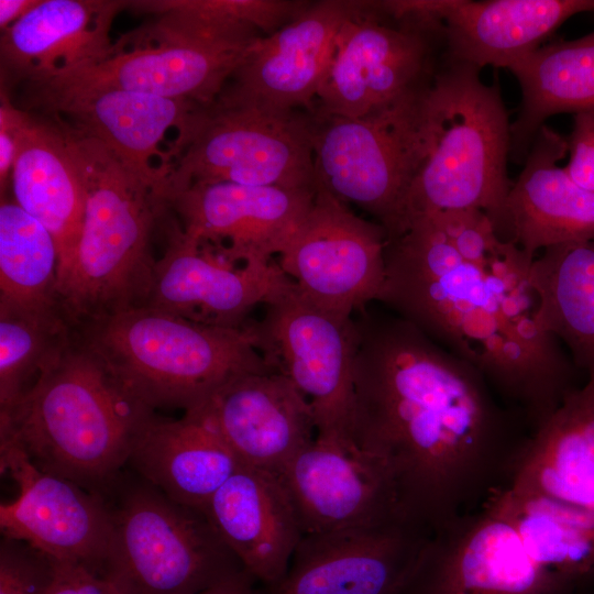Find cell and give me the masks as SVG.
Wrapping results in <instances>:
<instances>
[{"label":"cell","instance_id":"obj_5","mask_svg":"<svg viewBox=\"0 0 594 594\" xmlns=\"http://www.w3.org/2000/svg\"><path fill=\"white\" fill-rule=\"evenodd\" d=\"M75 330L153 410L195 409L230 380L271 369L248 323L211 327L143 306L85 321Z\"/></svg>","mask_w":594,"mask_h":594},{"label":"cell","instance_id":"obj_21","mask_svg":"<svg viewBox=\"0 0 594 594\" xmlns=\"http://www.w3.org/2000/svg\"><path fill=\"white\" fill-rule=\"evenodd\" d=\"M197 408L241 465L276 476L317 435L308 400L272 369L230 380Z\"/></svg>","mask_w":594,"mask_h":594},{"label":"cell","instance_id":"obj_9","mask_svg":"<svg viewBox=\"0 0 594 594\" xmlns=\"http://www.w3.org/2000/svg\"><path fill=\"white\" fill-rule=\"evenodd\" d=\"M444 61L435 0L356 1L334 40L314 112L365 116L428 87Z\"/></svg>","mask_w":594,"mask_h":594},{"label":"cell","instance_id":"obj_15","mask_svg":"<svg viewBox=\"0 0 594 594\" xmlns=\"http://www.w3.org/2000/svg\"><path fill=\"white\" fill-rule=\"evenodd\" d=\"M164 224L166 244L146 307L200 324L243 328L252 309L294 285L278 263H233L212 245L188 238L177 219Z\"/></svg>","mask_w":594,"mask_h":594},{"label":"cell","instance_id":"obj_18","mask_svg":"<svg viewBox=\"0 0 594 594\" xmlns=\"http://www.w3.org/2000/svg\"><path fill=\"white\" fill-rule=\"evenodd\" d=\"M356 1L320 0L276 32L261 37L216 102L314 112L334 40Z\"/></svg>","mask_w":594,"mask_h":594},{"label":"cell","instance_id":"obj_8","mask_svg":"<svg viewBox=\"0 0 594 594\" xmlns=\"http://www.w3.org/2000/svg\"><path fill=\"white\" fill-rule=\"evenodd\" d=\"M316 122L304 109L198 107L157 166L165 205L195 183L316 189Z\"/></svg>","mask_w":594,"mask_h":594},{"label":"cell","instance_id":"obj_7","mask_svg":"<svg viewBox=\"0 0 594 594\" xmlns=\"http://www.w3.org/2000/svg\"><path fill=\"white\" fill-rule=\"evenodd\" d=\"M124 474L99 493L110 518L99 575L119 594H200L243 569L202 512Z\"/></svg>","mask_w":594,"mask_h":594},{"label":"cell","instance_id":"obj_2","mask_svg":"<svg viewBox=\"0 0 594 594\" xmlns=\"http://www.w3.org/2000/svg\"><path fill=\"white\" fill-rule=\"evenodd\" d=\"M534 260L482 210L417 216L386 240L376 299L474 367L530 430L581 385L542 322Z\"/></svg>","mask_w":594,"mask_h":594},{"label":"cell","instance_id":"obj_13","mask_svg":"<svg viewBox=\"0 0 594 594\" xmlns=\"http://www.w3.org/2000/svg\"><path fill=\"white\" fill-rule=\"evenodd\" d=\"M432 534L393 518L302 535L284 575L255 594H404Z\"/></svg>","mask_w":594,"mask_h":594},{"label":"cell","instance_id":"obj_29","mask_svg":"<svg viewBox=\"0 0 594 594\" xmlns=\"http://www.w3.org/2000/svg\"><path fill=\"white\" fill-rule=\"evenodd\" d=\"M506 485L594 512V381L529 432Z\"/></svg>","mask_w":594,"mask_h":594},{"label":"cell","instance_id":"obj_11","mask_svg":"<svg viewBox=\"0 0 594 594\" xmlns=\"http://www.w3.org/2000/svg\"><path fill=\"white\" fill-rule=\"evenodd\" d=\"M248 327L267 366L286 376L308 400L316 436L354 442V317L318 308L294 284Z\"/></svg>","mask_w":594,"mask_h":594},{"label":"cell","instance_id":"obj_23","mask_svg":"<svg viewBox=\"0 0 594 594\" xmlns=\"http://www.w3.org/2000/svg\"><path fill=\"white\" fill-rule=\"evenodd\" d=\"M566 154L568 140L542 125L519 176L488 217L501 240L534 258L554 245L594 239V194L558 166Z\"/></svg>","mask_w":594,"mask_h":594},{"label":"cell","instance_id":"obj_30","mask_svg":"<svg viewBox=\"0 0 594 594\" xmlns=\"http://www.w3.org/2000/svg\"><path fill=\"white\" fill-rule=\"evenodd\" d=\"M509 70L521 90L510 125V158L524 162L544 121L554 114H594V32L543 44Z\"/></svg>","mask_w":594,"mask_h":594},{"label":"cell","instance_id":"obj_10","mask_svg":"<svg viewBox=\"0 0 594 594\" xmlns=\"http://www.w3.org/2000/svg\"><path fill=\"white\" fill-rule=\"evenodd\" d=\"M431 84L359 118L315 112V187L371 215L387 239L406 228L409 193L425 157Z\"/></svg>","mask_w":594,"mask_h":594},{"label":"cell","instance_id":"obj_6","mask_svg":"<svg viewBox=\"0 0 594 594\" xmlns=\"http://www.w3.org/2000/svg\"><path fill=\"white\" fill-rule=\"evenodd\" d=\"M480 73L446 58L429 88L426 151L406 228L413 218L439 211L479 209L492 217L508 194L512 122L498 81L486 85Z\"/></svg>","mask_w":594,"mask_h":594},{"label":"cell","instance_id":"obj_19","mask_svg":"<svg viewBox=\"0 0 594 594\" xmlns=\"http://www.w3.org/2000/svg\"><path fill=\"white\" fill-rule=\"evenodd\" d=\"M278 477L302 535L407 518L387 472L352 441L316 436Z\"/></svg>","mask_w":594,"mask_h":594},{"label":"cell","instance_id":"obj_31","mask_svg":"<svg viewBox=\"0 0 594 594\" xmlns=\"http://www.w3.org/2000/svg\"><path fill=\"white\" fill-rule=\"evenodd\" d=\"M482 506L513 527L539 565L579 587L594 581V512L507 485Z\"/></svg>","mask_w":594,"mask_h":594},{"label":"cell","instance_id":"obj_14","mask_svg":"<svg viewBox=\"0 0 594 594\" xmlns=\"http://www.w3.org/2000/svg\"><path fill=\"white\" fill-rule=\"evenodd\" d=\"M576 588L539 565L513 527L482 506L432 534L404 594H573Z\"/></svg>","mask_w":594,"mask_h":594},{"label":"cell","instance_id":"obj_22","mask_svg":"<svg viewBox=\"0 0 594 594\" xmlns=\"http://www.w3.org/2000/svg\"><path fill=\"white\" fill-rule=\"evenodd\" d=\"M25 111L61 119L108 146L155 183L162 199V178L151 158L167 131L177 132L200 105L117 89H75L23 84ZM163 200V199H162Z\"/></svg>","mask_w":594,"mask_h":594},{"label":"cell","instance_id":"obj_3","mask_svg":"<svg viewBox=\"0 0 594 594\" xmlns=\"http://www.w3.org/2000/svg\"><path fill=\"white\" fill-rule=\"evenodd\" d=\"M154 415L75 330L61 358L0 409V439L20 448L40 470L99 494L128 466Z\"/></svg>","mask_w":594,"mask_h":594},{"label":"cell","instance_id":"obj_39","mask_svg":"<svg viewBox=\"0 0 594 594\" xmlns=\"http://www.w3.org/2000/svg\"><path fill=\"white\" fill-rule=\"evenodd\" d=\"M256 586L253 576L242 569L200 594H255Z\"/></svg>","mask_w":594,"mask_h":594},{"label":"cell","instance_id":"obj_4","mask_svg":"<svg viewBox=\"0 0 594 594\" xmlns=\"http://www.w3.org/2000/svg\"><path fill=\"white\" fill-rule=\"evenodd\" d=\"M52 119L64 133L85 198L79 241L57 287L76 327L144 306L157 260L151 240L168 208L140 170L97 139Z\"/></svg>","mask_w":594,"mask_h":594},{"label":"cell","instance_id":"obj_34","mask_svg":"<svg viewBox=\"0 0 594 594\" xmlns=\"http://www.w3.org/2000/svg\"><path fill=\"white\" fill-rule=\"evenodd\" d=\"M75 327L61 306L0 305V409L23 396L70 345Z\"/></svg>","mask_w":594,"mask_h":594},{"label":"cell","instance_id":"obj_27","mask_svg":"<svg viewBox=\"0 0 594 594\" xmlns=\"http://www.w3.org/2000/svg\"><path fill=\"white\" fill-rule=\"evenodd\" d=\"M10 185L13 201L53 235L61 276L79 241L85 198L77 165L52 118L19 108Z\"/></svg>","mask_w":594,"mask_h":594},{"label":"cell","instance_id":"obj_25","mask_svg":"<svg viewBox=\"0 0 594 594\" xmlns=\"http://www.w3.org/2000/svg\"><path fill=\"white\" fill-rule=\"evenodd\" d=\"M202 513L258 585L284 575L302 537L280 479L249 466L241 465Z\"/></svg>","mask_w":594,"mask_h":594},{"label":"cell","instance_id":"obj_32","mask_svg":"<svg viewBox=\"0 0 594 594\" xmlns=\"http://www.w3.org/2000/svg\"><path fill=\"white\" fill-rule=\"evenodd\" d=\"M546 329L594 381V239L554 245L531 267Z\"/></svg>","mask_w":594,"mask_h":594},{"label":"cell","instance_id":"obj_40","mask_svg":"<svg viewBox=\"0 0 594 594\" xmlns=\"http://www.w3.org/2000/svg\"><path fill=\"white\" fill-rule=\"evenodd\" d=\"M41 0H1L0 28L4 31L34 9Z\"/></svg>","mask_w":594,"mask_h":594},{"label":"cell","instance_id":"obj_26","mask_svg":"<svg viewBox=\"0 0 594 594\" xmlns=\"http://www.w3.org/2000/svg\"><path fill=\"white\" fill-rule=\"evenodd\" d=\"M446 58L509 69L594 0H439Z\"/></svg>","mask_w":594,"mask_h":594},{"label":"cell","instance_id":"obj_17","mask_svg":"<svg viewBox=\"0 0 594 594\" xmlns=\"http://www.w3.org/2000/svg\"><path fill=\"white\" fill-rule=\"evenodd\" d=\"M316 189L195 183L168 210L184 233L238 264H270L283 255L305 220Z\"/></svg>","mask_w":594,"mask_h":594},{"label":"cell","instance_id":"obj_24","mask_svg":"<svg viewBox=\"0 0 594 594\" xmlns=\"http://www.w3.org/2000/svg\"><path fill=\"white\" fill-rule=\"evenodd\" d=\"M127 9L118 0H41L1 31V87L41 78L57 70L102 61L118 44L110 30Z\"/></svg>","mask_w":594,"mask_h":594},{"label":"cell","instance_id":"obj_28","mask_svg":"<svg viewBox=\"0 0 594 594\" xmlns=\"http://www.w3.org/2000/svg\"><path fill=\"white\" fill-rule=\"evenodd\" d=\"M128 465L172 501L200 512L241 466L198 408L179 419L155 414L138 438Z\"/></svg>","mask_w":594,"mask_h":594},{"label":"cell","instance_id":"obj_38","mask_svg":"<svg viewBox=\"0 0 594 594\" xmlns=\"http://www.w3.org/2000/svg\"><path fill=\"white\" fill-rule=\"evenodd\" d=\"M0 99V189L2 198L10 183L15 157L19 107L12 101L9 90L3 87H1Z\"/></svg>","mask_w":594,"mask_h":594},{"label":"cell","instance_id":"obj_36","mask_svg":"<svg viewBox=\"0 0 594 594\" xmlns=\"http://www.w3.org/2000/svg\"><path fill=\"white\" fill-rule=\"evenodd\" d=\"M566 140L565 170L578 185L594 194V114H575Z\"/></svg>","mask_w":594,"mask_h":594},{"label":"cell","instance_id":"obj_1","mask_svg":"<svg viewBox=\"0 0 594 594\" xmlns=\"http://www.w3.org/2000/svg\"><path fill=\"white\" fill-rule=\"evenodd\" d=\"M354 442L435 532L512 475L530 429L470 364L393 312L358 311Z\"/></svg>","mask_w":594,"mask_h":594},{"label":"cell","instance_id":"obj_37","mask_svg":"<svg viewBox=\"0 0 594 594\" xmlns=\"http://www.w3.org/2000/svg\"><path fill=\"white\" fill-rule=\"evenodd\" d=\"M50 594H119L103 578L89 569L57 562V573Z\"/></svg>","mask_w":594,"mask_h":594},{"label":"cell","instance_id":"obj_20","mask_svg":"<svg viewBox=\"0 0 594 594\" xmlns=\"http://www.w3.org/2000/svg\"><path fill=\"white\" fill-rule=\"evenodd\" d=\"M254 44L235 46L169 38L150 45L117 48L102 61L57 70L23 84L127 90L209 106L219 97Z\"/></svg>","mask_w":594,"mask_h":594},{"label":"cell","instance_id":"obj_33","mask_svg":"<svg viewBox=\"0 0 594 594\" xmlns=\"http://www.w3.org/2000/svg\"><path fill=\"white\" fill-rule=\"evenodd\" d=\"M59 254L50 231L13 200L0 205V305L61 306Z\"/></svg>","mask_w":594,"mask_h":594},{"label":"cell","instance_id":"obj_35","mask_svg":"<svg viewBox=\"0 0 594 594\" xmlns=\"http://www.w3.org/2000/svg\"><path fill=\"white\" fill-rule=\"evenodd\" d=\"M57 562L23 540L2 537L0 594H50Z\"/></svg>","mask_w":594,"mask_h":594},{"label":"cell","instance_id":"obj_12","mask_svg":"<svg viewBox=\"0 0 594 594\" xmlns=\"http://www.w3.org/2000/svg\"><path fill=\"white\" fill-rule=\"evenodd\" d=\"M386 240L382 226L316 187L311 207L278 264L309 302L353 317L380 295Z\"/></svg>","mask_w":594,"mask_h":594},{"label":"cell","instance_id":"obj_16","mask_svg":"<svg viewBox=\"0 0 594 594\" xmlns=\"http://www.w3.org/2000/svg\"><path fill=\"white\" fill-rule=\"evenodd\" d=\"M0 468L19 486L0 505L3 537L23 540L62 563L100 573L110 518L103 498L77 483L36 468L15 444L0 439Z\"/></svg>","mask_w":594,"mask_h":594}]
</instances>
